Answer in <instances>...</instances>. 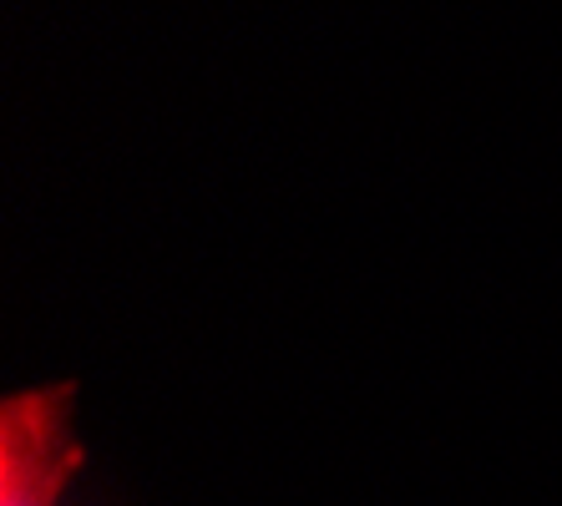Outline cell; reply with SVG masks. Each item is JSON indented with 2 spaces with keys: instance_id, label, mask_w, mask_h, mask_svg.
<instances>
[{
  "instance_id": "1",
  "label": "cell",
  "mask_w": 562,
  "mask_h": 506,
  "mask_svg": "<svg viewBox=\"0 0 562 506\" xmlns=\"http://www.w3.org/2000/svg\"><path fill=\"white\" fill-rule=\"evenodd\" d=\"M87 446L77 441V385L15 390L0 405V506H112L81 492Z\"/></svg>"
}]
</instances>
